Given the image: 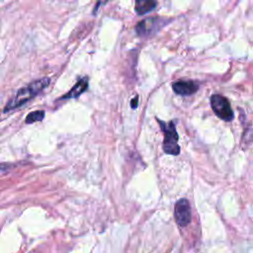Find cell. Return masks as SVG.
<instances>
[{
	"label": "cell",
	"instance_id": "8",
	"mask_svg": "<svg viewBox=\"0 0 253 253\" xmlns=\"http://www.w3.org/2000/svg\"><path fill=\"white\" fill-rule=\"evenodd\" d=\"M157 4V0H135L134 9L137 15H144L152 11Z\"/></svg>",
	"mask_w": 253,
	"mask_h": 253
},
{
	"label": "cell",
	"instance_id": "3",
	"mask_svg": "<svg viewBox=\"0 0 253 253\" xmlns=\"http://www.w3.org/2000/svg\"><path fill=\"white\" fill-rule=\"evenodd\" d=\"M211 105L215 115L225 121L230 122L233 119V112L226 98L220 95H212L211 97Z\"/></svg>",
	"mask_w": 253,
	"mask_h": 253
},
{
	"label": "cell",
	"instance_id": "2",
	"mask_svg": "<svg viewBox=\"0 0 253 253\" xmlns=\"http://www.w3.org/2000/svg\"><path fill=\"white\" fill-rule=\"evenodd\" d=\"M161 129L164 133L163 139V150L167 154L178 155L180 153V146L178 144V134L175 128V125L173 122L168 124L158 121Z\"/></svg>",
	"mask_w": 253,
	"mask_h": 253
},
{
	"label": "cell",
	"instance_id": "7",
	"mask_svg": "<svg viewBox=\"0 0 253 253\" xmlns=\"http://www.w3.org/2000/svg\"><path fill=\"white\" fill-rule=\"evenodd\" d=\"M155 27H157V20L153 18L145 19L135 26V32L139 36H144L150 34L155 29Z\"/></svg>",
	"mask_w": 253,
	"mask_h": 253
},
{
	"label": "cell",
	"instance_id": "11",
	"mask_svg": "<svg viewBox=\"0 0 253 253\" xmlns=\"http://www.w3.org/2000/svg\"><path fill=\"white\" fill-rule=\"evenodd\" d=\"M106 1H108V0H98V2H97V5H96V8H95V12L100 8V6L102 5V4H104Z\"/></svg>",
	"mask_w": 253,
	"mask_h": 253
},
{
	"label": "cell",
	"instance_id": "1",
	"mask_svg": "<svg viewBox=\"0 0 253 253\" xmlns=\"http://www.w3.org/2000/svg\"><path fill=\"white\" fill-rule=\"evenodd\" d=\"M49 84V78L43 77L41 79H38L36 81H33L29 85L20 88L13 99H11L5 109L4 112H8L14 109H17L21 106H23L25 103L30 101L32 98H34L36 95H38L42 90H43L47 85Z\"/></svg>",
	"mask_w": 253,
	"mask_h": 253
},
{
	"label": "cell",
	"instance_id": "4",
	"mask_svg": "<svg viewBox=\"0 0 253 253\" xmlns=\"http://www.w3.org/2000/svg\"><path fill=\"white\" fill-rule=\"evenodd\" d=\"M174 216L177 223L184 227L187 226L191 221V208L190 204L186 199H180L174 209Z\"/></svg>",
	"mask_w": 253,
	"mask_h": 253
},
{
	"label": "cell",
	"instance_id": "10",
	"mask_svg": "<svg viewBox=\"0 0 253 253\" xmlns=\"http://www.w3.org/2000/svg\"><path fill=\"white\" fill-rule=\"evenodd\" d=\"M137 103H138V97L136 96L135 98H133L132 100H131V102H130V106H131V108L132 109H135L136 107H137Z\"/></svg>",
	"mask_w": 253,
	"mask_h": 253
},
{
	"label": "cell",
	"instance_id": "9",
	"mask_svg": "<svg viewBox=\"0 0 253 253\" xmlns=\"http://www.w3.org/2000/svg\"><path fill=\"white\" fill-rule=\"evenodd\" d=\"M44 118V111L42 110H38V111H34L28 114V116L25 119L26 124H34L37 122H41L42 121V119Z\"/></svg>",
	"mask_w": 253,
	"mask_h": 253
},
{
	"label": "cell",
	"instance_id": "5",
	"mask_svg": "<svg viewBox=\"0 0 253 253\" xmlns=\"http://www.w3.org/2000/svg\"><path fill=\"white\" fill-rule=\"evenodd\" d=\"M172 88L176 94L188 96L194 94L198 90L199 86L193 81H177L173 84Z\"/></svg>",
	"mask_w": 253,
	"mask_h": 253
},
{
	"label": "cell",
	"instance_id": "6",
	"mask_svg": "<svg viewBox=\"0 0 253 253\" xmlns=\"http://www.w3.org/2000/svg\"><path fill=\"white\" fill-rule=\"evenodd\" d=\"M88 88V79L87 78H82L79 80L65 95H63L60 100H66V99H71V98H77L79 97L82 93L86 91Z\"/></svg>",
	"mask_w": 253,
	"mask_h": 253
}]
</instances>
